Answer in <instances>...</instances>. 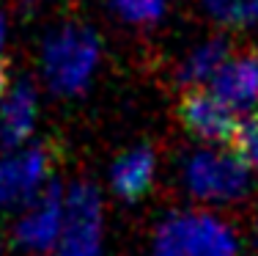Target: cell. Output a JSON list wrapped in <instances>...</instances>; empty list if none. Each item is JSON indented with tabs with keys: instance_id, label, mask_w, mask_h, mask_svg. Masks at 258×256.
<instances>
[{
	"instance_id": "1",
	"label": "cell",
	"mask_w": 258,
	"mask_h": 256,
	"mask_svg": "<svg viewBox=\"0 0 258 256\" xmlns=\"http://www.w3.org/2000/svg\"><path fill=\"white\" fill-rule=\"evenodd\" d=\"M151 256H236V240L217 218L179 212L157 229Z\"/></svg>"
},
{
	"instance_id": "2",
	"label": "cell",
	"mask_w": 258,
	"mask_h": 256,
	"mask_svg": "<svg viewBox=\"0 0 258 256\" xmlns=\"http://www.w3.org/2000/svg\"><path fill=\"white\" fill-rule=\"evenodd\" d=\"M55 256H102V198L91 185H75L66 196Z\"/></svg>"
},
{
	"instance_id": "3",
	"label": "cell",
	"mask_w": 258,
	"mask_h": 256,
	"mask_svg": "<svg viewBox=\"0 0 258 256\" xmlns=\"http://www.w3.org/2000/svg\"><path fill=\"white\" fill-rule=\"evenodd\" d=\"M187 185L198 198L206 201H231L247 193L250 171L236 155L201 151L187 163Z\"/></svg>"
},
{
	"instance_id": "4",
	"label": "cell",
	"mask_w": 258,
	"mask_h": 256,
	"mask_svg": "<svg viewBox=\"0 0 258 256\" xmlns=\"http://www.w3.org/2000/svg\"><path fill=\"white\" fill-rule=\"evenodd\" d=\"M179 119L192 135L209 143H231L239 127L236 111H231L214 91L189 88L179 99Z\"/></svg>"
},
{
	"instance_id": "5",
	"label": "cell",
	"mask_w": 258,
	"mask_h": 256,
	"mask_svg": "<svg viewBox=\"0 0 258 256\" xmlns=\"http://www.w3.org/2000/svg\"><path fill=\"white\" fill-rule=\"evenodd\" d=\"M63 210L66 198L58 185L44 187L17 223V242L28 251H50L52 245H58L63 229Z\"/></svg>"
},
{
	"instance_id": "6",
	"label": "cell",
	"mask_w": 258,
	"mask_h": 256,
	"mask_svg": "<svg viewBox=\"0 0 258 256\" xmlns=\"http://www.w3.org/2000/svg\"><path fill=\"white\" fill-rule=\"evenodd\" d=\"M47 171H50L47 149H28L22 155L0 160V204L11 207L28 201L44 182Z\"/></svg>"
},
{
	"instance_id": "7",
	"label": "cell",
	"mask_w": 258,
	"mask_h": 256,
	"mask_svg": "<svg viewBox=\"0 0 258 256\" xmlns=\"http://www.w3.org/2000/svg\"><path fill=\"white\" fill-rule=\"evenodd\" d=\"M212 91L231 111L250 108L258 99V56H242L223 64V69L214 75Z\"/></svg>"
},
{
	"instance_id": "8",
	"label": "cell",
	"mask_w": 258,
	"mask_h": 256,
	"mask_svg": "<svg viewBox=\"0 0 258 256\" xmlns=\"http://www.w3.org/2000/svg\"><path fill=\"white\" fill-rule=\"evenodd\" d=\"M151 179H154V155L143 146L121 155L113 163V171H110L113 190L126 201L146 196V190L151 187Z\"/></svg>"
},
{
	"instance_id": "9",
	"label": "cell",
	"mask_w": 258,
	"mask_h": 256,
	"mask_svg": "<svg viewBox=\"0 0 258 256\" xmlns=\"http://www.w3.org/2000/svg\"><path fill=\"white\" fill-rule=\"evenodd\" d=\"M33 119H36V96L28 85H20L0 111V143L3 146L22 143L33 130Z\"/></svg>"
},
{
	"instance_id": "10",
	"label": "cell",
	"mask_w": 258,
	"mask_h": 256,
	"mask_svg": "<svg viewBox=\"0 0 258 256\" xmlns=\"http://www.w3.org/2000/svg\"><path fill=\"white\" fill-rule=\"evenodd\" d=\"M231 155H236L247 171H258V113L239 121L231 138Z\"/></svg>"
},
{
	"instance_id": "11",
	"label": "cell",
	"mask_w": 258,
	"mask_h": 256,
	"mask_svg": "<svg viewBox=\"0 0 258 256\" xmlns=\"http://www.w3.org/2000/svg\"><path fill=\"white\" fill-rule=\"evenodd\" d=\"M225 64V44H209L204 50H198L192 58L187 61L184 66V80L195 83V80H204V77H214Z\"/></svg>"
},
{
	"instance_id": "12",
	"label": "cell",
	"mask_w": 258,
	"mask_h": 256,
	"mask_svg": "<svg viewBox=\"0 0 258 256\" xmlns=\"http://www.w3.org/2000/svg\"><path fill=\"white\" fill-rule=\"evenodd\" d=\"M214 17L225 22H250L258 20V0H206Z\"/></svg>"
},
{
	"instance_id": "13",
	"label": "cell",
	"mask_w": 258,
	"mask_h": 256,
	"mask_svg": "<svg viewBox=\"0 0 258 256\" xmlns=\"http://www.w3.org/2000/svg\"><path fill=\"white\" fill-rule=\"evenodd\" d=\"M6 77H9V66L0 58V96H3V91H6Z\"/></svg>"
}]
</instances>
